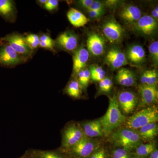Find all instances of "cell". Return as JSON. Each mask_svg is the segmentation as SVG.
<instances>
[{
  "instance_id": "74e56055",
  "label": "cell",
  "mask_w": 158,
  "mask_h": 158,
  "mask_svg": "<svg viewBox=\"0 0 158 158\" xmlns=\"http://www.w3.org/2000/svg\"><path fill=\"white\" fill-rule=\"evenodd\" d=\"M105 76H106V72L104 70L103 71L98 74L90 77V78L93 81H100L102 80L105 78Z\"/></svg>"
},
{
  "instance_id": "d590c367",
  "label": "cell",
  "mask_w": 158,
  "mask_h": 158,
  "mask_svg": "<svg viewBox=\"0 0 158 158\" xmlns=\"http://www.w3.org/2000/svg\"><path fill=\"white\" fill-rule=\"evenodd\" d=\"M94 1V0H81L78 1V3L80 6L87 10L90 8Z\"/></svg>"
},
{
  "instance_id": "ba28073f",
  "label": "cell",
  "mask_w": 158,
  "mask_h": 158,
  "mask_svg": "<svg viewBox=\"0 0 158 158\" xmlns=\"http://www.w3.org/2000/svg\"><path fill=\"white\" fill-rule=\"evenodd\" d=\"M117 100L120 111L125 114L132 113L138 104L137 96L131 91H122L118 94Z\"/></svg>"
},
{
  "instance_id": "7a4b0ae2",
  "label": "cell",
  "mask_w": 158,
  "mask_h": 158,
  "mask_svg": "<svg viewBox=\"0 0 158 158\" xmlns=\"http://www.w3.org/2000/svg\"><path fill=\"white\" fill-rule=\"evenodd\" d=\"M109 140L115 146L131 152L143 141L137 131L126 127L114 131L110 135Z\"/></svg>"
},
{
  "instance_id": "f1b7e54d",
  "label": "cell",
  "mask_w": 158,
  "mask_h": 158,
  "mask_svg": "<svg viewBox=\"0 0 158 158\" xmlns=\"http://www.w3.org/2000/svg\"><path fill=\"white\" fill-rule=\"evenodd\" d=\"M149 52L153 62L157 64L158 61V41H155L151 44L149 47Z\"/></svg>"
},
{
  "instance_id": "ee69618b",
  "label": "cell",
  "mask_w": 158,
  "mask_h": 158,
  "mask_svg": "<svg viewBox=\"0 0 158 158\" xmlns=\"http://www.w3.org/2000/svg\"><path fill=\"white\" fill-rule=\"evenodd\" d=\"M48 0H39V1H37L40 3V4H41V5H45L46 3L47 2Z\"/></svg>"
},
{
  "instance_id": "30bf717a",
  "label": "cell",
  "mask_w": 158,
  "mask_h": 158,
  "mask_svg": "<svg viewBox=\"0 0 158 158\" xmlns=\"http://www.w3.org/2000/svg\"><path fill=\"white\" fill-rule=\"evenodd\" d=\"M106 61L111 68L114 69L121 68L127 64L126 56L118 49H110L106 56Z\"/></svg>"
},
{
  "instance_id": "1f68e13d",
  "label": "cell",
  "mask_w": 158,
  "mask_h": 158,
  "mask_svg": "<svg viewBox=\"0 0 158 158\" xmlns=\"http://www.w3.org/2000/svg\"><path fill=\"white\" fill-rule=\"evenodd\" d=\"M104 5L103 3L99 1H94L90 8L87 9L88 11H97L102 12L103 11Z\"/></svg>"
},
{
  "instance_id": "60d3db41",
  "label": "cell",
  "mask_w": 158,
  "mask_h": 158,
  "mask_svg": "<svg viewBox=\"0 0 158 158\" xmlns=\"http://www.w3.org/2000/svg\"><path fill=\"white\" fill-rule=\"evenodd\" d=\"M152 17L154 19L156 20H157L158 18V7L156 6L155 9H154L152 11Z\"/></svg>"
},
{
  "instance_id": "cb8c5ba5",
  "label": "cell",
  "mask_w": 158,
  "mask_h": 158,
  "mask_svg": "<svg viewBox=\"0 0 158 158\" xmlns=\"http://www.w3.org/2000/svg\"><path fill=\"white\" fill-rule=\"evenodd\" d=\"M142 85L154 86L157 85L158 82V73L155 69L145 71L141 77Z\"/></svg>"
},
{
  "instance_id": "6da1fadb",
  "label": "cell",
  "mask_w": 158,
  "mask_h": 158,
  "mask_svg": "<svg viewBox=\"0 0 158 158\" xmlns=\"http://www.w3.org/2000/svg\"><path fill=\"white\" fill-rule=\"evenodd\" d=\"M127 118L119 109L116 95L114 94L113 97H110L108 110L105 115L99 119L104 135H110L124 124Z\"/></svg>"
},
{
  "instance_id": "5bb4252c",
  "label": "cell",
  "mask_w": 158,
  "mask_h": 158,
  "mask_svg": "<svg viewBox=\"0 0 158 158\" xmlns=\"http://www.w3.org/2000/svg\"><path fill=\"white\" fill-rule=\"evenodd\" d=\"M157 27L156 20L151 15L141 16L137 22V28L138 31L145 35L152 34Z\"/></svg>"
},
{
  "instance_id": "52a82bcc",
  "label": "cell",
  "mask_w": 158,
  "mask_h": 158,
  "mask_svg": "<svg viewBox=\"0 0 158 158\" xmlns=\"http://www.w3.org/2000/svg\"><path fill=\"white\" fill-rule=\"evenodd\" d=\"M3 42L0 44V65L9 67L18 65L26 61L9 44Z\"/></svg>"
},
{
  "instance_id": "9a60e30c",
  "label": "cell",
  "mask_w": 158,
  "mask_h": 158,
  "mask_svg": "<svg viewBox=\"0 0 158 158\" xmlns=\"http://www.w3.org/2000/svg\"><path fill=\"white\" fill-rule=\"evenodd\" d=\"M81 127L87 138H93L103 136L101 124L99 119L85 123L82 125V127Z\"/></svg>"
},
{
  "instance_id": "ac0fdd59",
  "label": "cell",
  "mask_w": 158,
  "mask_h": 158,
  "mask_svg": "<svg viewBox=\"0 0 158 158\" xmlns=\"http://www.w3.org/2000/svg\"><path fill=\"white\" fill-rule=\"evenodd\" d=\"M15 8L11 0H0V16L8 21L12 22L15 18Z\"/></svg>"
},
{
  "instance_id": "8fae6325",
  "label": "cell",
  "mask_w": 158,
  "mask_h": 158,
  "mask_svg": "<svg viewBox=\"0 0 158 158\" xmlns=\"http://www.w3.org/2000/svg\"><path fill=\"white\" fill-rule=\"evenodd\" d=\"M139 92L141 95V105L149 106L158 101V90L157 85H139Z\"/></svg>"
},
{
  "instance_id": "2e32d148",
  "label": "cell",
  "mask_w": 158,
  "mask_h": 158,
  "mask_svg": "<svg viewBox=\"0 0 158 158\" xmlns=\"http://www.w3.org/2000/svg\"><path fill=\"white\" fill-rule=\"evenodd\" d=\"M89 57L88 50L82 47L75 52L73 56V71L75 74L85 68Z\"/></svg>"
},
{
  "instance_id": "9c48e42d",
  "label": "cell",
  "mask_w": 158,
  "mask_h": 158,
  "mask_svg": "<svg viewBox=\"0 0 158 158\" xmlns=\"http://www.w3.org/2000/svg\"><path fill=\"white\" fill-rule=\"evenodd\" d=\"M103 32L110 43L118 42L123 35V29L120 24L115 20L108 21L103 27Z\"/></svg>"
},
{
  "instance_id": "7402d4cb",
  "label": "cell",
  "mask_w": 158,
  "mask_h": 158,
  "mask_svg": "<svg viewBox=\"0 0 158 158\" xmlns=\"http://www.w3.org/2000/svg\"><path fill=\"white\" fill-rule=\"evenodd\" d=\"M116 80L119 85L127 87L133 86L135 82L134 74L126 68H122L118 70L116 76Z\"/></svg>"
},
{
  "instance_id": "f546056e",
  "label": "cell",
  "mask_w": 158,
  "mask_h": 158,
  "mask_svg": "<svg viewBox=\"0 0 158 158\" xmlns=\"http://www.w3.org/2000/svg\"><path fill=\"white\" fill-rule=\"evenodd\" d=\"M113 86V81L109 78L105 77L99 83V87L101 91L108 92L111 90Z\"/></svg>"
},
{
  "instance_id": "603a6c76",
  "label": "cell",
  "mask_w": 158,
  "mask_h": 158,
  "mask_svg": "<svg viewBox=\"0 0 158 158\" xmlns=\"http://www.w3.org/2000/svg\"><path fill=\"white\" fill-rule=\"evenodd\" d=\"M156 148L154 142L141 144L132 152L133 158H147Z\"/></svg>"
},
{
  "instance_id": "f35d334b",
  "label": "cell",
  "mask_w": 158,
  "mask_h": 158,
  "mask_svg": "<svg viewBox=\"0 0 158 158\" xmlns=\"http://www.w3.org/2000/svg\"><path fill=\"white\" fill-rule=\"evenodd\" d=\"M88 13L91 18L95 19L100 17L103 12L97 11H88Z\"/></svg>"
},
{
  "instance_id": "83f0119b",
  "label": "cell",
  "mask_w": 158,
  "mask_h": 158,
  "mask_svg": "<svg viewBox=\"0 0 158 158\" xmlns=\"http://www.w3.org/2000/svg\"><path fill=\"white\" fill-rule=\"evenodd\" d=\"M25 39L30 48L33 50L40 46V40L38 35L35 34H30L25 37Z\"/></svg>"
},
{
  "instance_id": "7bdbcfd3",
  "label": "cell",
  "mask_w": 158,
  "mask_h": 158,
  "mask_svg": "<svg viewBox=\"0 0 158 158\" xmlns=\"http://www.w3.org/2000/svg\"><path fill=\"white\" fill-rule=\"evenodd\" d=\"M147 158H158V150L157 148Z\"/></svg>"
},
{
  "instance_id": "e0dca14e",
  "label": "cell",
  "mask_w": 158,
  "mask_h": 158,
  "mask_svg": "<svg viewBox=\"0 0 158 158\" xmlns=\"http://www.w3.org/2000/svg\"><path fill=\"white\" fill-rule=\"evenodd\" d=\"M119 15L125 21L128 23L137 22L141 17L140 9L134 6L124 7L119 12Z\"/></svg>"
},
{
  "instance_id": "5b68a950",
  "label": "cell",
  "mask_w": 158,
  "mask_h": 158,
  "mask_svg": "<svg viewBox=\"0 0 158 158\" xmlns=\"http://www.w3.org/2000/svg\"><path fill=\"white\" fill-rule=\"evenodd\" d=\"M2 42L9 44L21 56L25 59L28 58L32 53L26 42L25 37L17 34H11L1 38Z\"/></svg>"
},
{
  "instance_id": "f6af8a7d",
  "label": "cell",
  "mask_w": 158,
  "mask_h": 158,
  "mask_svg": "<svg viewBox=\"0 0 158 158\" xmlns=\"http://www.w3.org/2000/svg\"><path fill=\"white\" fill-rule=\"evenodd\" d=\"M2 43V41H1V38H0V44Z\"/></svg>"
},
{
  "instance_id": "484cf974",
  "label": "cell",
  "mask_w": 158,
  "mask_h": 158,
  "mask_svg": "<svg viewBox=\"0 0 158 158\" xmlns=\"http://www.w3.org/2000/svg\"><path fill=\"white\" fill-rule=\"evenodd\" d=\"M81 87L78 81L74 80L69 84L66 91L69 95L72 97L78 98L81 94Z\"/></svg>"
},
{
  "instance_id": "d6a6232c",
  "label": "cell",
  "mask_w": 158,
  "mask_h": 158,
  "mask_svg": "<svg viewBox=\"0 0 158 158\" xmlns=\"http://www.w3.org/2000/svg\"><path fill=\"white\" fill-rule=\"evenodd\" d=\"M59 3V1L57 0H48L44 5V7L48 11H53L58 8Z\"/></svg>"
},
{
  "instance_id": "d6986e66",
  "label": "cell",
  "mask_w": 158,
  "mask_h": 158,
  "mask_svg": "<svg viewBox=\"0 0 158 158\" xmlns=\"http://www.w3.org/2000/svg\"><path fill=\"white\" fill-rule=\"evenodd\" d=\"M142 141H151L157 136L158 126L156 123H152L137 130Z\"/></svg>"
},
{
  "instance_id": "ab89813d",
  "label": "cell",
  "mask_w": 158,
  "mask_h": 158,
  "mask_svg": "<svg viewBox=\"0 0 158 158\" xmlns=\"http://www.w3.org/2000/svg\"><path fill=\"white\" fill-rule=\"evenodd\" d=\"M40 42H55L52 38L48 35L46 34H43L41 37H40Z\"/></svg>"
},
{
  "instance_id": "8992f818",
  "label": "cell",
  "mask_w": 158,
  "mask_h": 158,
  "mask_svg": "<svg viewBox=\"0 0 158 158\" xmlns=\"http://www.w3.org/2000/svg\"><path fill=\"white\" fill-rule=\"evenodd\" d=\"M86 137L80 127L73 124L69 126L62 134V148L63 153L70 149Z\"/></svg>"
},
{
  "instance_id": "3957f363",
  "label": "cell",
  "mask_w": 158,
  "mask_h": 158,
  "mask_svg": "<svg viewBox=\"0 0 158 158\" xmlns=\"http://www.w3.org/2000/svg\"><path fill=\"white\" fill-rule=\"evenodd\" d=\"M158 120V111L155 106L144 108L127 118L126 127L137 131L146 125L156 123Z\"/></svg>"
},
{
  "instance_id": "44dd1931",
  "label": "cell",
  "mask_w": 158,
  "mask_h": 158,
  "mask_svg": "<svg viewBox=\"0 0 158 158\" xmlns=\"http://www.w3.org/2000/svg\"><path fill=\"white\" fill-rule=\"evenodd\" d=\"M145 52L144 48L140 45L131 47L127 52V57L130 62L135 64H139L144 62Z\"/></svg>"
},
{
  "instance_id": "b9f144b4",
  "label": "cell",
  "mask_w": 158,
  "mask_h": 158,
  "mask_svg": "<svg viewBox=\"0 0 158 158\" xmlns=\"http://www.w3.org/2000/svg\"><path fill=\"white\" fill-rule=\"evenodd\" d=\"M20 158H37L34 154V152H27L23 156Z\"/></svg>"
},
{
  "instance_id": "7c38bea8",
  "label": "cell",
  "mask_w": 158,
  "mask_h": 158,
  "mask_svg": "<svg viewBox=\"0 0 158 158\" xmlns=\"http://www.w3.org/2000/svg\"><path fill=\"white\" fill-rule=\"evenodd\" d=\"M87 48L88 52L94 56H101L104 52V40L99 34L93 33L90 34L87 40Z\"/></svg>"
},
{
  "instance_id": "8d00e7d4",
  "label": "cell",
  "mask_w": 158,
  "mask_h": 158,
  "mask_svg": "<svg viewBox=\"0 0 158 158\" xmlns=\"http://www.w3.org/2000/svg\"><path fill=\"white\" fill-rule=\"evenodd\" d=\"M55 45V42H40V47L48 49L53 50Z\"/></svg>"
},
{
  "instance_id": "4dcf8cb0",
  "label": "cell",
  "mask_w": 158,
  "mask_h": 158,
  "mask_svg": "<svg viewBox=\"0 0 158 158\" xmlns=\"http://www.w3.org/2000/svg\"><path fill=\"white\" fill-rule=\"evenodd\" d=\"M88 158H110L109 155L103 148H99Z\"/></svg>"
},
{
  "instance_id": "277c9868",
  "label": "cell",
  "mask_w": 158,
  "mask_h": 158,
  "mask_svg": "<svg viewBox=\"0 0 158 158\" xmlns=\"http://www.w3.org/2000/svg\"><path fill=\"white\" fill-rule=\"evenodd\" d=\"M99 148L98 141L86 137L63 153L66 158H88Z\"/></svg>"
},
{
  "instance_id": "836d02e7",
  "label": "cell",
  "mask_w": 158,
  "mask_h": 158,
  "mask_svg": "<svg viewBox=\"0 0 158 158\" xmlns=\"http://www.w3.org/2000/svg\"><path fill=\"white\" fill-rule=\"evenodd\" d=\"M84 81L83 88H86L88 86L90 78V71L88 69H84Z\"/></svg>"
},
{
  "instance_id": "ffe728a7",
  "label": "cell",
  "mask_w": 158,
  "mask_h": 158,
  "mask_svg": "<svg viewBox=\"0 0 158 158\" xmlns=\"http://www.w3.org/2000/svg\"><path fill=\"white\" fill-rule=\"evenodd\" d=\"M67 18L72 25L76 27H81L87 24L88 19L81 12L74 8H71L67 14Z\"/></svg>"
},
{
  "instance_id": "e575fe53",
  "label": "cell",
  "mask_w": 158,
  "mask_h": 158,
  "mask_svg": "<svg viewBox=\"0 0 158 158\" xmlns=\"http://www.w3.org/2000/svg\"><path fill=\"white\" fill-rule=\"evenodd\" d=\"M89 71L90 72V77H91L101 73L104 70L101 66H93L90 67V70Z\"/></svg>"
},
{
  "instance_id": "4316f807",
  "label": "cell",
  "mask_w": 158,
  "mask_h": 158,
  "mask_svg": "<svg viewBox=\"0 0 158 158\" xmlns=\"http://www.w3.org/2000/svg\"><path fill=\"white\" fill-rule=\"evenodd\" d=\"M132 152L122 148L114 149L109 155L110 158H133Z\"/></svg>"
},
{
  "instance_id": "d4e9b609",
  "label": "cell",
  "mask_w": 158,
  "mask_h": 158,
  "mask_svg": "<svg viewBox=\"0 0 158 158\" xmlns=\"http://www.w3.org/2000/svg\"><path fill=\"white\" fill-rule=\"evenodd\" d=\"M37 158H66L65 154L55 151H34Z\"/></svg>"
},
{
  "instance_id": "4fadbf2b",
  "label": "cell",
  "mask_w": 158,
  "mask_h": 158,
  "mask_svg": "<svg viewBox=\"0 0 158 158\" xmlns=\"http://www.w3.org/2000/svg\"><path fill=\"white\" fill-rule=\"evenodd\" d=\"M56 42L61 48L69 52L75 50L78 44L76 34L69 31H65L60 34Z\"/></svg>"
}]
</instances>
